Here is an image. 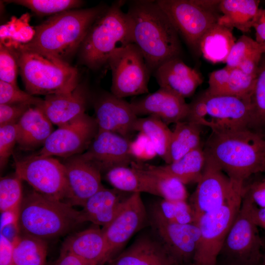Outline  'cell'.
Here are the masks:
<instances>
[{
  "mask_svg": "<svg viewBox=\"0 0 265 265\" xmlns=\"http://www.w3.org/2000/svg\"><path fill=\"white\" fill-rule=\"evenodd\" d=\"M98 131L95 118L85 113L54 130L37 154L66 159L81 154L87 149Z\"/></svg>",
  "mask_w": 265,
  "mask_h": 265,
  "instance_id": "15",
  "label": "cell"
},
{
  "mask_svg": "<svg viewBox=\"0 0 265 265\" xmlns=\"http://www.w3.org/2000/svg\"><path fill=\"white\" fill-rule=\"evenodd\" d=\"M126 13L132 43L139 48L153 72L166 61L180 57L179 35L156 0L132 1Z\"/></svg>",
  "mask_w": 265,
  "mask_h": 265,
  "instance_id": "2",
  "label": "cell"
},
{
  "mask_svg": "<svg viewBox=\"0 0 265 265\" xmlns=\"http://www.w3.org/2000/svg\"><path fill=\"white\" fill-rule=\"evenodd\" d=\"M250 97L210 95L204 92L189 104L186 120L215 132L247 128Z\"/></svg>",
  "mask_w": 265,
  "mask_h": 265,
  "instance_id": "7",
  "label": "cell"
},
{
  "mask_svg": "<svg viewBox=\"0 0 265 265\" xmlns=\"http://www.w3.org/2000/svg\"><path fill=\"white\" fill-rule=\"evenodd\" d=\"M260 49L263 54H265V43L260 45Z\"/></svg>",
  "mask_w": 265,
  "mask_h": 265,
  "instance_id": "54",
  "label": "cell"
},
{
  "mask_svg": "<svg viewBox=\"0 0 265 265\" xmlns=\"http://www.w3.org/2000/svg\"><path fill=\"white\" fill-rule=\"evenodd\" d=\"M261 265H265V250L263 252Z\"/></svg>",
  "mask_w": 265,
  "mask_h": 265,
  "instance_id": "55",
  "label": "cell"
},
{
  "mask_svg": "<svg viewBox=\"0 0 265 265\" xmlns=\"http://www.w3.org/2000/svg\"><path fill=\"white\" fill-rule=\"evenodd\" d=\"M260 49V44L255 40L242 35L232 47L225 62L226 66L230 68L238 67L243 59Z\"/></svg>",
  "mask_w": 265,
  "mask_h": 265,
  "instance_id": "41",
  "label": "cell"
},
{
  "mask_svg": "<svg viewBox=\"0 0 265 265\" xmlns=\"http://www.w3.org/2000/svg\"><path fill=\"white\" fill-rule=\"evenodd\" d=\"M261 264H238V263H226L224 265H261Z\"/></svg>",
  "mask_w": 265,
  "mask_h": 265,
  "instance_id": "53",
  "label": "cell"
},
{
  "mask_svg": "<svg viewBox=\"0 0 265 265\" xmlns=\"http://www.w3.org/2000/svg\"><path fill=\"white\" fill-rule=\"evenodd\" d=\"M242 198L258 208H265V177L251 180L242 185Z\"/></svg>",
  "mask_w": 265,
  "mask_h": 265,
  "instance_id": "43",
  "label": "cell"
},
{
  "mask_svg": "<svg viewBox=\"0 0 265 265\" xmlns=\"http://www.w3.org/2000/svg\"><path fill=\"white\" fill-rule=\"evenodd\" d=\"M93 106L98 130L114 132L129 139L135 132L138 117L130 103L111 93L104 92L95 98Z\"/></svg>",
  "mask_w": 265,
  "mask_h": 265,
  "instance_id": "18",
  "label": "cell"
},
{
  "mask_svg": "<svg viewBox=\"0 0 265 265\" xmlns=\"http://www.w3.org/2000/svg\"><path fill=\"white\" fill-rule=\"evenodd\" d=\"M147 222L148 214L140 193H132L115 218L106 227L102 228L106 241V263Z\"/></svg>",
  "mask_w": 265,
  "mask_h": 265,
  "instance_id": "16",
  "label": "cell"
},
{
  "mask_svg": "<svg viewBox=\"0 0 265 265\" xmlns=\"http://www.w3.org/2000/svg\"><path fill=\"white\" fill-rule=\"evenodd\" d=\"M107 8L74 9L51 16L35 28L25 46L68 62L79 51L89 28Z\"/></svg>",
  "mask_w": 265,
  "mask_h": 265,
  "instance_id": "3",
  "label": "cell"
},
{
  "mask_svg": "<svg viewBox=\"0 0 265 265\" xmlns=\"http://www.w3.org/2000/svg\"><path fill=\"white\" fill-rule=\"evenodd\" d=\"M242 185L222 206L197 220L200 238L191 265H217L223 243L241 205Z\"/></svg>",
  "mask_w": 265,
  "mask_h": 265,
  "instance_id": "8",
  "label": "cell"
},
{
  "mask_svg": "<svg viewBox=\"0 0 265 265\" xmlns=\"http://www.w3.org/2000/svg\"></svg>",
  "mask_w": 265,
  "mask_h": 265,
  "instance_id": "57",
  "label": "cell"
},
{
  "mask_svg": "<svg viewBox=\"0 0 265 265\" xmlns=\"http://www.w3.org/2000/svg\"><path fill=\"white\" fill-rule=\"evenodd\" d=\"M130 166L141 176L148 193L167 200H186L188 194L185 185L163 170L160 166L135 160Z\"/></svg>",
  "mask_w": 265,
  "mask_h": 265,
  "instance_id": "24",
  "label": "cell"
},
{
  "mask_svg": "<svg viewBox=\"0 0 265 265\" xmlns=\"http://www.w3.org/2000/svg\"><path fill=\"white\" fill-rule=\"evenodd\" d=\"M125 2H113L87 32L78 52L80 61L88 68L101 69L113 53L132 43L130 20L122 9Z\"/></svg>",
  "mask_w": 265,
  "mask_h": 265,
  "instance_id": "5",
  "label": "cell"
},
{
  "mask_svg": "<svg viewBox=\"0 0 265 265\" xmlns=\"http://www.w3.org/2000/svg\"><path fill=\"white\" fill-rule=\"evenodd\" d=\"M89 98L87 88L79 83L71 92L46 96L38 106L51 123L58 127L85 114Z\"/></svg>",
  "mask_w": 265,
  "mask_h": 265,
  "instance_id": "21",
  "label": "cell"
},
{
  "mask_svg": "<svg viewBox=\"0 0 265 265\" xmlns=\"http://www.w3.org/2000/svg\"><path fill=\"white\" fill-rule=\"evenodd\" d=\"M149 213L170 223H196L193 212L186 200L171 201L162 199L151 207Z\"/></svg>",
  "mask_w": 265,
  "mask_h": 265,
  "instance_id": "35",
  "label": "cell"
},
{
  "mask_svg": "<svg viewBox=\"0 0 265 265\" xmlns=\"http://www.w3.org/2000/svg\"><path fill=\"white\" fill-rule=\"evenodd\" d=\"M130 153L133 160L143 162L158 156L150 140L141 132L134 140L130 141Z\"/></svg>",
  "mask_w": 265,
  "mask_h": 265,
  "instance_id": "45",
  "label": "cell"
},
{
  "mask_svg": "<svg viewBox=\"0 0 265 265\" xmlns=\"http://www.w3.org/2000/svg\"><path fill=\"white\" fill-rule=\"evenodd\" d=\"M16 124L0 127V167L2 169L7 164L17 143Z\"/></svg>",
  "mask_w": 265,
  "mask_h": 265,
  "instance_id": "44",
  "label": "cell"
},
{
  "mask_svg": "<svg viewBox=\"0 0 265 265\" xmlns=\"http://www.w3.org/2000/svg\"><path fill=\"white\" fill-rule=\"evenodd\" d=\"M32 106L27 104H0V127L17 124L26 111Z\"/></svg>",
  "mask_w": 265,
  "mask_h": 265,
  "instance_id": "46",
  "label": "cell"
},
{
  "mask_svg": "<svg viewBox=\"0 0 265 265\" xmlns=\"http://www.w3.org/2000/svg\"><path fill=\"white\" fill-rule=\"evenodd\" d=\"M250 100V112L247 128L265 136V54L262 56Z\"/></svg>",
  "mask_w": 265,
  "mask_h": 265,
  "instance_id": "34",
  "label": "cell"
},
{
  "mask_svg": "<svg viewBox=\"0 0 265 265\" xmlns=\"http://www.w3.org/2000/svg\"><path fill=\"white\" fill-rule=\"evenodd\" d=\"M22 180L15 173L0 180V211L19 213L24 196Z\"/></svg>",
  "mask_w": 265,
  "mask_h": 265,
  "instance_id": "37",
  "label": "cell"
},
{
  "mask_svg": "<svg viewBox=\"0 0 265 265\" xmlns=\"http://www.w3.org/2000/svg\"><path fill=\"white\" fill-rule=\"evenodd\" d=\"M18 72L17 58L13 49L0 42V80L18 86L17 78Z\"/></svg>",
  "mask_w": 265,
  "mask_h": 265,
  "instance_id": "42",
  "label": "cell"
},
{
  "mask_svg": "<svg viewBox=\"0 0 265 265\" xmlns=\"http://www.w3.org/2000/svg\"><path fill=\"white\" fill-rule=\"evenodd\" d=\"M106 241L104 230L99 226L76 233L65 240L63 249L90 265H104L106 263Z\"/></svg>",
  "mask_w": 265,
  "mask_h": 265,
  "instance_id": "25",
  "label": "cell"
},
{
  "mask_svg": "<svg viewBox=\"0 0 265 265\" xmlns=\"http://www.w3.org/2000/svg\"><path fill=\"white\" fill-rule=\"evenodd\" d=\"M107 181L113 188L124 192L148 193L142 179L137 172L129 166H118L106 172Z\"/></svg>",
  "mask_w": 265,
  "mask_h": 265,
  "instance_id": "36",
  "label": "cell"
},
{
  "mask_svg": "<svg viewBox=\"0 0 265 265\" xmlns=\"http://www.w3.org/2000/svg\"><path fill=\"white\" fill-rule=\"evenodd\" d=\"M236 41L232 29L217 23L202 38L199 53L212 63L226 62Z\"/></svg>",
  "mask_w": 265,
  "mask_h": 265,
  "instance_id": "29",
  "label": "cell"
},
{
  "mask_svg": "<svg viewBox=\"0 0 265 265\" xmlns=\"http://www.w3.org/2000/svg\"><path fill=\"white\" fill-rule=\"evenodd\" d=\"M82 223L80 211L64 201L34 190L23 197L18 223L24 234L45 240L65 235Z\"/></svg>",
  "mask_w": 265,
  "mask_h": 265,
  "instance_id": "6",
  "label": "cell"
},
{
  "mask_svg": "<svg viewBox=\"0 0 265 265\" xmlns=\"http://www.w3.org/2000/svg\"><path fill=\"white\" fill-rule=\"evenodd\" d=\"M179 35L196 53H199L200 41L206 32L217 23L215 10L204 7L199 0H158Z\"/></svg>",
  "mask_w": 265,
  "mask_h": 265,
  "instance_id": "10",
  "label": "cell"
},
{
  "mask_svg": "<svg viewBox=\"0 0 265 265\" xmlns=\"http://www.w3.org/2000/svg\"><path fill=\"white\" fill-rule=\"evenodd\" d=\"M12 241V265H46L48 245L45 239L24 234Z\"/></svg>",
  "mask_w": 265,
  "mask_h": 265,
  "instance_id": "30",
  "label": "cell"
},
{
  "mask_svg": "<svg viewBox=\"0 0 265 265\" xmlns=\"http://www.w3.org/2000/svg\"><path fill=\"white\" fill-rule=\"evenodd\" d=\"M63 164L67 182L65 202L83 207L91 196L104 187L101 171L81 154L67 158Z\"/></svg>",
  "mask_w": 265,
  "mask_h": 265,
  "instance_id": "17",
  "label": "cell"
},
{
  "mask_svg": "<svg viewBox=\"0 0 265 265\" xmlns=\"http://www.w3.org/2000/svg\"><path fill=\"white\" fill-rule=\"evenodd\" d=\"M13 246L12 241L0 234V265H11Z\"/></svg>",
  "mask_w": 265,
  "mask_h": 265,
  "instance_id": "49",
  "label": "cell"
},
{
  "mask_svg": "<svg viewBox=\"0 0 265 265\" xmlns=\"http://www.w3.org/2000/svg\"><path fill=\"white\" fill-rule=\"evenodd\" d=\"M248 204L251 218L258 227L265 230V208H258L252 205L247 200L243 199Z\"/></svg>",
  "mask_w": 265,
  "mask_h": 265,
  "instance_id": "51",
  "label": "cell"
},
{
  "mask_svg": "<svg viewBox=\"0 0 265 265\" xmlns=\"http://www.w3.org/2000/svg\"><path fill=\"white\" fill-rule=\"evenodd\" d=\"M15 174L34 190L52 199L64 201L67 193L65 168L52 157L38 154L15 159Z\"/></svg>",
  "mask_w": 265,
  "mask_h": 265,
  "instance_id": "11",
  "label": "cell"
},
{
  "mask_svg": "<svg viewBox=\"0 0 265 265\" xmlns=\"http://www.w3.org/2000/svg\"><path fill=\"white\" fill-rule=\"evenodd\" d=\"M231 68L226 66L210 73L209 87L205 92L210 95H221L229 81Z\"/></svg>",
  "mask_w": 265,
  "mask_h": 265,
  "instance_id": "47",
  "label": "cell"
},
{
  "mask_svg": "<svg viewBox=\"0 0 265 265\" xmlns=\"http://www.w3.org/2000/svg\"><path fill=\"white\" fill-rule=\"evenodd\" d=\"M42 100L21 90L18 86L0 80V104H27L35 106Z\"/></svg>",
  "mask_w": 265,
  "mask_h": 265,
  "instance_id": "40",
  "label": "cell"
},
{
  "mask_svg": "<svg viewBox=\"0 0 265 265\" xmlns=\"http://www.w3.org/2000/svg\"><path fill=\"white\" fill-rule=\"evenodd\" d=\"M107 264V265H169V259L161 245L152 234H143Z\"/></svg>",
  "mask_w": 265,
  "mask_h": 265,
  "instance_id": "26",
  "label": "cell"
},
{
  "mask_svg": "<svg viewBox=\"0 0 265 265\" xmlns=\"http://www.w3.org/2000/svg\"><path fill=\"white\" fill-rule=\"evenodd\" d=\"M202 126L188 121L175 124L169 145V163L201 146Z\"/></svg>",
  "mask_w": 265,
  "mask_h": 265,
  "instance_id": "31",
  "label": "cell"
},
{
  "mask_svg": "<svg viewBox=\"0 0 265 265\" xmlns=\"http://www.w3.org/2000/svg\"><path fill=\"white\" fill-rule=\"evenodd\" d=\"M153 73L160 88L185 99L191 96L203 80L199 72L180 57L166 61Z\"/></svg>",
  "mask_w": 265,
  "mask_h": 265,
  "instance_id": "22",
  "label": "cell"
},
{
  "mask_svg": "<svg viewBox=\"0 0 265 265\" xmlns=\"http://www.w3.org/2000/svg\"><path fill=\"white\" fill-rule=\"evenodd\" d=\"M136 132L145 134L153 144L158 156L169 163V149L172 131L160 119L154 116L138 118L134 126Z\"/></svg>",
  "mask_w": 265,
  "mask_h": 265,
  "instance_id": "33",
  "label": "cell"
},
{
  "mask_svg": "<svg viewBox=\"0 0 265 265\" xmlns=\"http://www.w3.org/2000/svg\"><path fill=\"white\" fill-rule=\"evenodd\" d=\"M53 125L38 105L31 106L16 124L17 144L26 150L43 146L54 131Z\"/></svg>",
  "mask_w": 265,
  "mask_h": 265,
  "instance_id": "27",
  "label": "cell"
},
{
  "mask_svg": "<svg viewBox=\"0 0 265 265\" xmlns=\"http://www.w3.org/2000/svg\"><path fill=\"white\" fill-rule=\"evenodd\" d=\"M250 215L248 203L242 199L240 209L223 243L219 255L226 263L258 264L264 243Z\"/></svg>",
  "mask_w": 265,
  "mask_h": 265,
  "instance_id": "12",
  "label": "cell"
},
{
  "mask_svg": "<svg viewBox=\"0 0 265 265\" xmlns=\"http://www.w3.org/2000/svg\"><path fill=\"white\" fill-rule=\"evenodd\" d=\"M258 0H222L218 9L222 15L217 23L232 29L246 32L253 27L259 10Z\"/></svg>",
  "mask_w": 265,
  "mask_h": 265,
  "instance_id": "28",
  "label": "cell"
},
{
  "mask_svg": "<svg viewBox=\"0 0 265 265\" xmlns=\"http://www.w3.org/2000/svg\"><path fill=\"white\" fill-rule=\"evenodd\" d=\"M151 234L161 245L168 259L179 265H191L200 238L196 223L179 224L148 214Z\"/></svg>",
  "mask_w": 265,
  "mask_h": 265,
  "instance_id": "13",
  "label": "cell"
},
{
  "mask_svg": "<svg viewBox=\"0 0 265 265\" xmlns=\"http://www.w3.org/2000/svg\"><path fill=\"white\" fill-rule=\"evenodd\" d=\"M189 201L196 219L217 209L243 183L231 179L217 165L206 158L202 175Z\"/></svg>",
  "mask_w": 265,
  "mask_h": 265,
  "instance_id": "14",
  "label": "cell"
},
{
  "mask_svg": "<svg viewBox=\"0 0 265 265\" xmlns=\"http://www.w3.org/2000/svg\"><path fill=\"white\" fill-rule=\"evenodd\" d=\"M56 265H90L71 253L62 250Z\"/></svg>",
  "mask_w": 265,
  "mask_h": 265,
  "instance_id": "52",
  "label": "cell"
},
{
  "mask_svg": "<svg viewBox=\"0 0 265 265\" xmlns=\"http://www.w3.org/2000/svg\"><path fill=\"white\" fill-rule=\"evenodd\" d=\"M114 188L104 187L91 196L80 211L83 223L90 222L105 228L108 225L119 213L125 200L131 194Z\"/></svg>",
  "mask_w": 265,
  "mask_h": 265,
  "instance_id": "23",
  "label": "cell"
},
{
  "mask_svg": "<svg viewBox=\"0 0 265 265\" xmlns=\"http://www.w3.org/2000/svg\"><path fill=\"white\" fill-rule=\"evenodd\" d=\"M253 27L255 30V40L260 45L265 43V7L259 9Z\"/></svg>",
  "mask_w": 265,
  "mask_h": 265,
  "instance_id": "50",
  "label": "cell"
},
{
  "mask_svg": "<svg viewBox=\"0 0 265 265\" xmlns=\"http://www.w3.org/2000/svg\"><path fill=\"white\" fill-rule=\"evenodd\" d=\"M169 265H179L177 264H176L175 263H173L171 261H170L169 260Z\"/></svg>",
  "mask_w": 265,
  "mask_h": 265,
  "instance_id": "56",
  "label": "cell"
},
{
  "mask_svg": "<svg viewBox=\"0 0 265 265\" xmlns=\"http://www.w3.org/2000/svg\"><path fill=\"white\" fill-rule=\"evenodd\" d=\"M203 149L206 158L235 181L265 172V136L248 128L212 132Z\"/></svg>",
  "mask_w": 265,
  "mask_h": 265,
  "instance_id": "1",
  "label": "cell"
},
{
  "mask_svg": "<svg viewBox=\"0 0 265 265\" xmlns=\"http://www.w3.org/2000/svg\"><path fill=\"white\" fill-rule=\"evenodd\" d=\"M206 161L205 153L201 146L179 159L160 167L165 171L186 185L198 182L203 171Z\"/></svg>",
  "mask_w": 265,
  "mask_h": 265,
  "instance_id": "32",
  "label": "cell"
},
{
  "mask_svg": "<svg viewBox=\"0 0 265 265\" xmlns=\"http://www.w3.org/2000/svg\"><path fill=\"white\" fill-rule=\"evenodd\" d=\"M130 104L138 116H154L167 125L186 121L189 110L185 99L160 88L140 98L133 100Z\"/></svg>",
  "mask_w": 265,
  "mask_h": 265,
  "instance_id": "20",
  "label": "cell"
},
{
  "mask_svg": "<svg viewBox=\"0 0 265 265\" xmlns=\"http://www.w3.org/2000/svg\"><path fill=\"white\" fill-rule=\"evenodd\" d=\"M13 50L25 89L30 94L68 93L80 83L78 69L68 62L23 44Z\"/></svg>",
  "mask_w": 265,
  "mask_h": 265,
  "instance_id": "4",
  "label": "cell"
},
{
  "mask_svg": "<svg viewBox=\"0 0 265 265\" xmlns=\"http://www.w3.org/2000/svg\"><path fill=\"white\" fill-rule=\"evenodd\" d=\"M263 54L261 49L255 52L243 59L238 67L248 75L257 76Z\"/></svg>",
  "mask_w": 265,
  "mask_h": 265,
  "instance_id": "48",
  "label": "cell"
},
{
  "mask_svg": "<svg viewBox=\"0 0 265 265\" xmlns=\"http://www.w3.org/2000/svg\"><path fill=\"white\" fill-rule=\"evenodd\" d=\"M130 140L117 133L98 130L81 156L107 172L118 166H129L133 161L130 153Z\"/></svg>",
  "mask_w": 265,
  "mask_h": 265,
  "instance_id": "19",
  "label": "cell"
},
{
  "mask_svg": "<svg viewBox=\"0 0 265 265\" xmlns=\"http://www.w3.org/2000/svg\"><path fill=\"white\" fill-rule=\"evenodd\" d=\"M13 3L27 8L39 16L54 15L67 10L80 8L83 1L80 0H12Z\"/></svg>",
  "mask_w": 265,
  "mask_h": 265,
  "instance_id": "38",
  "label": "cell"
},
{
  "mask_svg": "<svg viewBox=\"0 0 265 265\" xmlns=\"http://www.w3.org/2000/svg\"><path fill=\"white\" fill-rule=\"evenodd\" d=\"M256 78L245 74L238 67L231 68L228 82L221 95L250 96Z\"/></svg>",
  "mask_w": 265,
  "mask_h": 265,
  "instance_id": "39",
  "label": "cell"
},
{
  "mask_svg": "<svg viewBox=\"0 0 265 265\" xmlns=\"http://www.w3.org/2000/svg\"><path fill=\"white\" fill-rule=\"evenodd\" d=\"M111 71V93L120 98L149 92L152 71L137 46L131 43L116 51L107 64Z\"/></svg>",
  "mask_w": 265,
  "mask_h": 265,
  "instance_id": "9",
  "label": "cell"
}]
</instances>
